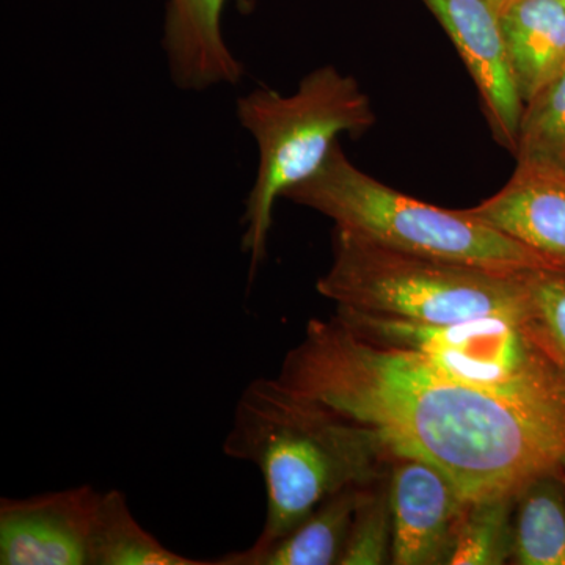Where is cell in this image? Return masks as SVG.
I'll list each match as a JSON object with an SVG mask.
<instances>
[{"mask_svg":"<svg viewBox=\"0 0 565 565\" xmlns=\"http://www.w3.org/2000/svg\"><path fill=\"white\" fill-rule=\"evenodd\" d=\"M277 379L360 427L386 463H433L467 500L516 492L565 455V399L471 384L337 316L307 323Z\"/></svg>","mask_w":565,"mask_h":565,"instance_id":"cell-1","label":"cell"},{"mask_svg":"<svg viewBox=\"0 0 565 565\" xmlns=\"http://www.w3.org/2000/svg\"><path fill=\"white\" fill-rule=\"evenodd\" d=\"M223 452L262 471L267 512L255 548L288 534L326 498L370 484L390 467L360 427L277 377L245 386Z\"/></svg>","mask_w":565,"mask_h":565,"instance_id":"cell-2","label":"cell"},{"mask_svg":"<svg viewBox=\"0 0 565 565\" xmlns=\"http://www.w3.org/2000/svg\"><path fill=\"white\" fill-rule=\"evenodd\" d=\"M526 273H494L394 250L334 226L332 264L316 288L337 308L401 321L525 319Z\"/></svg>","mask_w":565,"mask_h":565,"instance_id":"cell-3","label":"cell"},{"mask_svg":"<svg viewBox=\"0 0 565 565\" xmlns=\"http://www.w3.org/2000/svg\"><path fill=\"white\" fill-rule=\"evenodd\" d=\"M237 118L258 147L243 217V250L253 277L267 255L277 200L321 170L341 134L370 131L375 114L359 81L327 65L307 74L291 95L255 88L237 99Z\"/></svg>","mask_w":565,"mask_h":565,"instance_id":"cell-4","label":"cell"},{"mask_svg":"<svg viewBox=\"0 0 565 565\" xmlns=\"http://www.w3.org/2000/svg\"><path fill=\"white\" fill-rule=\"evenodd\" d=\"M285 199L349 230L405 253L494 273L546 269L542 259L465 210H444L385 185L353 166L338 143L321 170ZM550 270V269H548Z\"/></svg>","mask_w":565,"mask_h":565,"instance_id":"cell-5","label":"cell"},{"mask_svg":"<svg viewBox=\"0 0 565 565\" xmlns=\"http://www.w3.org/2000/svg\"><path fill=\"white\" fill-rule=\"evenodd\" d=\"M334 316L367 343L414 352L471 384L565 399V371L531 329L527 316L455 323L401 321L345 308H337Z\"/></svg>","mask_w":565,"mask_h":565,"instance_id":"cell-6","label":"cell"},{"mask_svg":"<svg viewBox=\"0 0 565 565\" xmlns=\"http://www.w3.org/2000/svg\"><path fill=\"white\" fill-rule=\"evenodd\" d=\"M102 492L92 486L0 500V564L88 565Z\"/></svg>","mask_w":565,"mask_h":565,"instance_id":"cell-7","label":"cell"},{"mask_svg":"<svg viewBox=\"0 0 565 565\" xmlns=\"http://www.w3.org/2000/svg\"><path fill=\"white\" fill-rule=\"evenodd\" d=\"M393 565H449L467 498L435 465L394 459L388 468Z\"/></svg>","mask_w":565,"mask_h":565,"instance_id":"cell-8","label":"cell"},{"mask_svg":"<svg viewBox=\"0 0 565 565\" xmlns=\"http://www.w3.org/2000/svg\"><path fill=\"white\" fill-rule=\"evenodd\" d=\"M444 25L473 77L494 140L515 154L525 104L505 55L494 0H423Z\"/></svg>","mask_w":565,"mask_h":565,"instance_id":"cell-9","label":"cell"},{"mask_svg":"<svg viewBox=\"0 0 565 565\" xmlns=\"http://www.w3.org/2000/svg\"><path fill=\"white\" fill-rule=\"evenodd\" d=\"M465 211L565 274V170L516 162L503 189Z\"/></svg>","mask_w":565,"mask_h":565,"instance_id":"cell-10","label":"cell"},{"mask_svg":"<svg viewBox=\"0 0 565 565\" xmlns=\"http://www.w3.org/2000/svg\"><path fill=\"white\" fill-rule=\"evenodd\" d=\"M226 0H169L162 47L173 84L204 92L239 84L244 65L226 44L222 14Z\"/></svg>","mask_w":565,"mask_h":565,"instance_id":"cell-11","label":"cell"},{"mask_svg":"<svg viewBox=\"0 0 565 565\" xmlns=\"http://www.w3.org/2000/svg\"><path fill=\"white\" fill-rule=\"evenodd\" d=\"M505 55L523 104L565 66L564 0H514L501 11Z\"/></svg>","mask_w":565,"mask_h":565,"instance_id":"cell-12","label":"cell"},{"mask_svg":"<svg viewBox=\"0 0 565 565\" xmlns=\"http://www.w3.org/2000/svg\"><path fill=\"white\" fill-rule=\"evenodd\" d=\"M362 489L351 486L326 498L273 544L226 553L210 565H340Z\"/></svg>","mask_w":565,"mask_h":565,"instance_id":"cell-13","label":"cell"},{"mask_svg":"<svg viewBox=\"0 0 565 565\" xmlns=\"http://www.w3.org/2000/svg\"><path fill=\"white\" fill-rule=\"evenodd\" d=\"M511 564L565 565V487L555 468L516 492Z\"/></svg>","mask_w":565,"mask_h":565,"instance_id":"cell-14","label":"cell"},{"mask_svg":"<svg viewBox=\"0 0 565 565\" xmlns=\"http://www.w3.org/2000/svg\"><path fill=\"white\" fill-rule=\"evenodd\" d=\"M88 565H210L167 548L137 522L125 493L102 494L90 537Z\"/></svg>","mask_w":565,"mask_h":565,"instance_id":"cell-15","label":"cell"},{"mask_svg":"<svg viewBox=\"0 0 565 565\" xmlns=\"http://www.w3.org/2000/svg\"><path fill=\"white\" fill-rule=\"evenodd\" d=\"M516 492L467 500L449 565L511 564Z\"/></svg>","mask_w":565,"mask_h":565,"instance_id":"cell-16","label":"cell"},{"mask_svg":"<svg viewBox=\"0 0 565 565\" xmlns=\"http://www.w3.org/2000/svg\"><path fill=\"white\" fill-rule=\"evenodd\" d=\"M515 158L519 163L565 170V66L526 104Z\"/></svg>","mask_w":565,"mask_h":565,"instance_id":"cell-17","label":"cell"},{"mask_svg":"<svg viewBox=\"0 0 565 565\" xmlns=\"http://www.w3.org/2000/svg\"><path fill=\"white\" fill-rule=\"evenodd\" d=\"M388 564H393V512L386 470L363 486L340 565Z\"/></svg>","mask_w":565,"mask_h":565,"instance_id":"cell-18","label":"cell"},{"mask_svg":"<svg viewBox=\"0 0 565 565\" xmlns=\"http://www.w3.org/2000/svg\"><path fill=\"white\" fill-rule=\"evenodd\" d=\"M527 323L565 371V274L535 269L525 274Z\"/></svg>","mask_w":565,"mask_h":565,"instance_id":"cell-19","label":"cell"},{"mask_svg":"<svg viewBox=\"0 0 565 565\" xmlns=\"http://www.w3.org/2000/svg\"><path fill=\"white\" fill-rule=\"evenodd\" d=\"M555 473L559 476L561 481L565 487V455L561 457L559 462L556 463Z\"/></svg>","mask_w":565,"mask_h":565,"instance_id":"cell-20","label":"cell"},{"mask_svg":"<svg viewBox=\"0 0 565 565\" xmlns=\"http://www.w3.org/2000/svg\"><path fill=\"white\" fill-rule=\"evenodd\" d=\"M512 2H514V0H494V3H497V7L500 9V11H503L505 7L511 6Z\"/></svg>","mask_w":565,"mask_h":565,"instance_id":"cell-21","label":"cell"},{"mask_svg":"<svg viewBox=\"0 0 565 565\" xmlns=\"http://www.w3.org/2000/svg\"><path fill=\"white\" fill-rule=\"evenodd\" d=\"M564 2H565V0H564Z\"/></svg>","mask_w":565,"mask_h":565,"instance_id":"cell-22","label":"cell"}]
</instances>
